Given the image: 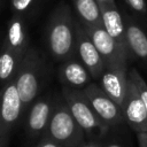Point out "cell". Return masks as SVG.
<instances>
[{
  "label": "cell",
  "mask_w": 147,
  "mask_h": 147,
  "mask_svg": "<svg viewBox=\"0 0 147 147\" xmlns=\"http://www.w3.org/2000/svg\"><path fill=\"white\" fill-rule=\"evenodd\" d=\"M77 17L64 1L57 3L47 18L45 42L54 60L62 62L75 55Z\"/></svg>",
  "instance_id": "obj_1"
},
{
  "label": "cell",
  "mask_w": 147,
  "mask_h": 147,
  "mask_svg": "<svg viewBox=\"0 0 147 147\" xmlns=\"http://www.w3.org/2000/svg\"><path fill=\"white\" fill-rule=\"evenodd\" d=\"M45 77L46 64L44 59L37 48L29 47L14 78L16 88L23 103L24 116L32 102L39 96Z\"/></svg>",
  "instance_id": "obj_2"
},
{
  "label": "cell",
  "mask_w": 147,
  "mask_h": 147,
  "mask_svg": "<svg viewBox=\"0 0 147 147\" xmlns=\"http://www.w3.org/2000/svg\"><path fill=\"white\" fill-rule=\"evenodd\" d=\"M61 95L88 140H102L107 136L110 127L95 114L82 91L62 87Z\"/></svg>",
  "instance_id": "obj_3"
},
{
  "label": "cell",
  "mask_w": 147,
  "mask_h": 147,
  "mask_svg": "<svg viewBox=\"0 0 147 147\" xmlns=\"http://www.w3.org/2000/svg\"><path fill=\"white\" fill-rule=\"evenodd\" d=\"M48 138L62 147H78L85 139V133L70 113L62 95H59L46 133Z\"/></svg>",
  "instance_id": "obj_4"
},
{
  "label": "cell",
  "mask_w": 147,
  "mask_h": 147,
  "mask_svg": "<svg viewBox=\"0 0 147 147\" xmlns=\"http://www.w3.org/2000/svg\"><path fill=\"white\" fill-rule=\"evenodd\" d=\"M59 95L48 93L39 95L28 109L24 116L25 133L30 139H40L48 127Z\"/></svg>",
  "instance_id": "obj_5"
},
{
  "label": "cell",
  "mask_w": 147,
  "mask_h": 147,
  "mask_svg": "<svg viewBox=\"0 0 147 147\" xmlns=\"http://www.w3.org/2000/svg\"><path fill=\"white\" fill-rule=\"evenodd\" d=\"M82 92L87 99L93 110L95 111V114L110 129L118 126L123 122H125L122 107L116 103L101 88L99 84L92 82L85 88H83Z\"/></svg>",
  "instance_id": "obj_6"
},
{
  "label": "cell",
  "mask_w": 147,
  "mask_h": 147,
  "mask_svg": "<svg viewBox=\"0 0 147 147\" xmlns=\"http://www.w3.org/2000/svg\"><path fill=\"white\" fill-rule=\"evenodd\" d=\"M23 117V103L13 79L0 87V136L10 137Z\"/></svg>",
  "instance_id": "obj_7"
},
{
  "label": "cell",
  "mask_w": 147,
  "mask_h": 147,
  "mask_svg": "<svg viewBox=\"0 0 147 147\" xmlns=\"http://www.w3.org/2000/svg\"><path fill=\"white\" fill-rule=\"evenodd\" d=\"M75 54L88 69L94 80H98L105 69V61L92 41L86 28L77 20Z\"/></svg>",
  "instance_id": "obj_8"
},
{
  "label": "cell",
  "mask_w": 147,
  "mask_h": 147,
  "mask_svg": "<svg viewBox=\"0 0 147 147\" xmlns=\"http://www.w3.org/2000/svg\"><path fill=\"white\" fill-rule=\"evenodd\" d=\"M101 88L119 106H122L127 90L129 69L127 63L105 65L101 76L98 79Z\"/></svg>",
  "instance_id": "obj_9"
},
{
  "label": "cell",
  "mask_w": 147,
  "mask_h": 147,
  "mask_svg": "<svg viewBox=\"0 0 147 147\" xmlns=\"http://www.w3.org/2000/svg\"><path fill=\"white\" fill-rule=\"evenodd\" d=\"M121 107L123 110L124 121L132 131L136 133L142 131L147 132V110L137 91L136 85L130 77L127 82L126 94Z\"/></svg>",
  "instance_id": "obj_10"
},
{
  "label": "cell",
  "mask_w": 147,
  "mask_h": 147,
  "mask_svg": "<svg viewBox=\"0 0 147 147\" xmlns=\"http://www.w3.org/2000/svg\"><path fill=\"white\" fill-rule=\"evenodd\" d=\"M92 41L94 42L96 49L102 56L106 65L127 63L130 56L126 51H124L115 41V39L107 32L103 25H96L86 29Z\"/></svg>",
  "instance_id": "obj_11"
},
{
  "label": "cell",
  "mask_w": 147,
  "mask_h": 147,
  "mask_svg": "<svg viewBox=\"0 0 147 147\" xmlns=\"http://www.w3.org/2000/svg\"><path fill=\"white\" fill-rule=\"evenodd\" d=\"M125 24V39L130 59L147 64V31L130 13H122Z\"/></svg>",
  "instance_id": "obj_12"
},
{
  "label": "cell",
  "mask_w": 147,
  "mask_h": 147,
  "mask_svg": "<svg viewBox=\"0 0 147 147\" xmlns=\"http://www.w3.org/2000/svg\"><path fill=\"white\" fill-rule=\"evenodd\" d=\"M57 77L63 87L78 91H82L94 80L88 69L76 54L61 62L57 69Z\"/></svg>",
  "instance_id": "obj_13"
},
{
  "label": "cell",
  "mask_w": 147,
  "mask_h": 147,
  "mask_svg": "<svg viewBox=\"0 0 147 147\" xmlns=\"http://www.w3.org/2000/svg\"><path fill=\"white\" fill-rule=\"evenodd\" d=\"M99 3L101 8L103 28L115 39V41L119 45V47H122L124 51L127 52L126 39H125V24H124L122 13L118 10L116 2L114 3L99 2Z\"/></svg>",
  "instance_id": "obj_14"
},
{
  "label": "cell",
  "mask_w": 147,
  "mask_h": 147,
  "mask_svg": "<svg viewBox=\"0 0 147 147\" xmlns=\"http://www.w3.org/2000/svg\"><path fill=\"white\" fill-rule=\"evenodd\" d=\"M72 7L77 20L86 29L102 24L101 8L98 0H72Z\"/></svg>",
  "instance_id": "obj_15"
},
{
  "label": "cell",
  "mask_w": 147,
  "mask_h": 147,
  "mask_svg": "<svg viewBox=\"0 0 147 147\" xmlns=\"http://www.w3.org/2000/svg\"><path fill=\"white\" fill-rule=\"evenodd\" d=\"M41 3L42 0H10V9L14 15L28 18L37 11Z\"/></svg>",
  "instance_id": "obj_16"
},
{
  "label": "cell",
  "mask_w": 147,
  "mask_h": 147,
  "mask_svg": "<svg viewBox=\"0 0 147 147\" xmlns=\"http://www.w3.org/2000/svg\"><path fill=\"white\" fill-rule=\"evenodd\" d=\"M129 77L132 79L133 84L136 85L137 91L145 105L146 110H147V83H146V80L142 78V76L139 74V71L134 68L129 69Z\"/></svg>",
  "instance_id": "obj_17"
},
{
  "label": "cell",
  "mask_w": 147,
  "mask_h": 147,
  "mask_svg": "<svg viewBox=\"0 0 147 147\" xmlns=\"http://www.w3.org/2000/svg\"><path fill=\"white\" fill-rule=\"evenodd\" d=\"M127 6L131 8L132 11L137 13L140 16H147V2L146 0H125Z\"/></svg>",
  "instance_id": "obj_18"
},
{
  "label": "cell",
  "mask_w": 147,
  "mask_h": 147,
  "mask_svg": "<svg viewBox=\"0 0 147 147\" xmlns=\"http://www.w3.org/2000/svg\"><path fill=\"white\" fill-rule=\"evenodd\" d=\"M36 147H62V146L59 145V144H57L56 141H54L53 139L48 138L47 136H42V137L39 139V141H38V144H37Z\"/></svg>",
  "instance_id": "obj_19"
},
{
  "label": "cell",
  "mask_w": 147,
  "mask_h": 147,
  "mask_svg": "<svg viewBox=\"0 0 147 147\" xmlns=\"http://www.w3.org/2000/svg\"><path fill=\"white\" fill-rule=\"evenodd\" d=\"M78 147H103L102 140H84Z\"/></svg>",
  "instance_id": "obj_20"
},
{
  "label": "cell",
  "mask_w": 147,
  "mask_h": 147,
  "mask_svg": "<svg viewBox=\"0 0 147 147\" xmlns=\"http://www.w3.org/2000/svg\"><path fill=\"white\" fill-rule=\"evenodd\" d=\"M137 140H138V146L139 147H147V132H137Z\"/></svg>",
  "instance_id": "obj_21"
},
{
  "label": "cell",
  "mask_w": 147,
  "mask_h": 147,
  "mask_svg": "<svg viewBox=\"0 0 147 147\" xmlns=\"http://www.w3.org/2000/svg\"><path fill=\"white\" fill-rule=\"evenodd\" d=\"M103 147H124V145L117 140H111V141H108V142H105L103 144Z\"/></svg>",
  "instance_id": "obj_22"
},
{
  "label": "cell",
  "mask_w": 147,
  "mask_h": 147,
  "mask_svg": "<svg viewBox=\"0 0 147 147\" xmlns=\"http://www.w3.org/2000/svg\"><path fill=\"white\" fill-rule=\"evenodd\" d=\"M9 141V136H0V147H6Z\"/></svg>",
  "instance_id": "obj_23"
},
{
  "label": "cell",
  "mask_w": 147,
  "mask_h": 147,
  "mask_svg": "<svg viewBox=\"0 0 147 147\" xmlns=\"http://www.w3.org/2000/svg\"><path fill=\"white\" fill-rule=\"evenodd\" d=\"M99 2H106V3H114V2H116L115 0H98Z\"/></svg>",
  "instance_id": "obj_24"
},
{
  "label": "cell",
  "mask_w": 147,
  "mask_h": 147,
  "mask_svg": "<svg viewBox=\"0 0 147 147\" xmlns=\"http://www.w3.org/2000/svg\"><path fill=\"white\" fill-rule=\"evenodd\" d=\"M3 34H5V31L0 30V47H1V44H2V40H3Z\"/></svg>",
  "instance_id": "obj_25"
},
{
  "label": "cell",
  "mask_w": 147,
  "mask_h": 147,
  "mask_svg": "<svg viewBox=\"0 0 147 147\" xmlns=\"http://www.w3.org/2000/svg\"><path fill=\"white\" fill-rule=\"evenodd\" d=\"M0 1H1V0H0Z\"/></svg>",
  "instance_id": "obj_26"
}]
</instances>
